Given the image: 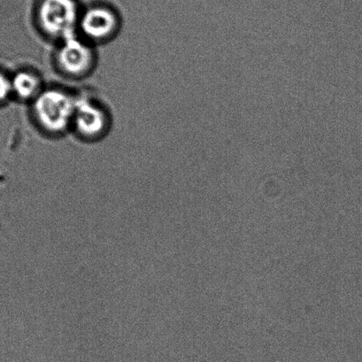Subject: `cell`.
Here are the masks:
<instances>
[{"instance_id":"obj_1","label":"cell","mask_w":362,"mask_h":362,"mask_svg":"<svg viewBox=\"0 0 362 362\" xmlns=\"http://www.w3.org/2000/svg\"><path fill=\"white\" fill-rule=\"evenodd\" d=\"M76 98L62 89H44L31 102V112L42 132L58 136L72 127Z\"/></svg>"},{"instance_id":"obj_2","label":"cell","mask_w":362,"mask_h":362,"mask_svg":"<svg viewBox=\"0 0 362 362\" xmlns=\"http://www.w3.org/2000/svg\"><path fill=\"white\" fill-rule=\"evenodd\" d=\"M36 16L42 33L62 41L75 36L81 13L76 0H40Z\"/></svg>"},{"instance_id":"obj_3","label":"cell","mask_w":362,"mask_h":362,"mask_svg":"<svg viewBox=\"0 0 362 362\" xmlns=\"http://www.w3.org/2000/svg\"><path fill=\"white\" fill-rule=\"evenodd\" d=\"M59 71L69 78L79 79L89 75L96 62L91 44L76 35L61 41L54 56Z\"/></svg>"},{"instance_id":"obj_4","label":"cell","mask_w":362,"mask_h":362,"mask_svg":"<svg viewBox=\"0 0 362 362\" xmlns=\"http://www.w3.org/2000/svg\"><path fill=\"white\" fill-rule=\"evenodd\" d=\"M110 119L105 109L86 97L76 98L72 129L86 140H96L107 133Z\"/></svg>"},{"instance_id":"obj_5","label":"cell","mask_w":362,"mask_h":362,"mask_svg":"<svg viewBox=\"0 0 362 362\" xmlns=\"http://www.w3.org/2000/svg\"><path fill=\"white\" fill-rule=\"evenodd\" d=\"M117 15L104 6H93L81 13L78 30L89 43H101L112 40L118 33Z\"/></svg>"},{"instance_id":"obj_6","label":"cell","mask_w":362,"mask_h":362,"mask_svg":"<svg viewBox=\"0 0 362 362\" xmlns=\"http://www.w3.org/2000/svg\"><path fill=\"white\" fill-rule=\"evenodd\" d=\"M11 82L13 95L21 100L33 102L44 90L40 77L29 70L17 73Z\"/></svg>"},{"instance_id":"obj_7","label":"cell","mask_w":362,"mask_h":362,"mask_svg":"<svg viewBox=\"0 0 362 362\" xmlns=\"http://www.w3.org/2000/svg\"><path fill=\"white\" fill-rule=\"evenodd\" d=\"M12 93L11 78L6 76L4 73L0 72V105L8 100Z\"/></svg>"}]
</instances>
